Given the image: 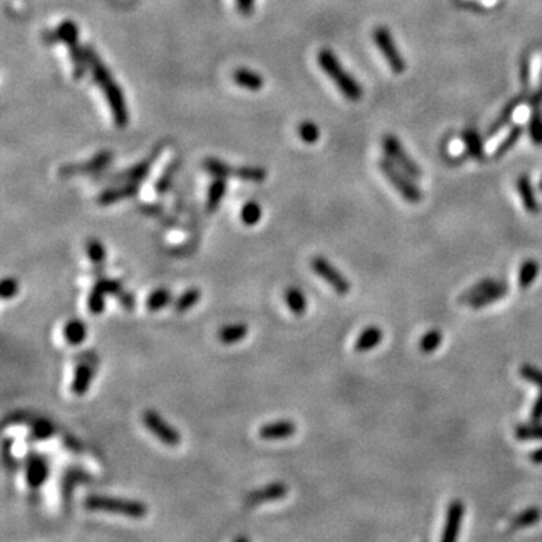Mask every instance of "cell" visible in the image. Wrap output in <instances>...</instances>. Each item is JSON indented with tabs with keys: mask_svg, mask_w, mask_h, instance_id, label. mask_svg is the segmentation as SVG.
<instances>
[{
	"mask_svg": "<svg viewBox=\"0 0 542 542\" xmlns=\"http://www.w3.org/2000/svg\"><path fill=\"white\" fill-rule=\"evenodd\" d=\"M523 132H524V127L523 125H515V127H512L511 130H509V133L502 140L500 145L496 148V151L493 153V157L494 158H500L506 153H509V151H511L518 144V140L522 139Z\"/></svg>",
	"mask_w": 542,
	"mask_h": 542,
	"instance_id": "f1b7e54d",
	"label": "cell"
},
{
	"mask_svg": "<svg viewBox=\"0 0 542 542\" xmlns=\"http://www.w3.org/2000/svg\"><path fill=\"white\" fill-rule=\"evenodd\" d=\"M241 222L246 226L256 225L263 217V210L259 207V203L255 201H248L244 207L241 208Z\"/></svg>",
	"mask_w": 542,
	"mask_h": 542,
	"instance_id": "e575fe53",
	"label": "cell"
},
{
	"mask_svg": "<svg viewBox=\"0 0 542 542\" xmlns=\"http://www.w3.org/2000/svg\"><path fill=\"white\" fill-rule=\"evenodd\" d=\"M84 508L89 511L111 512L125 515L130 518H144L148 514V508L145 503L139 500H128V498H116L106 496H89L84 500Z\"/></svg>",
	"mask_w": 542,
	"mask_h": 542,
	"instance_id": "3957f363",
	"label": "cell"
},
{
	"mask_svg": "<svg viewBox=\"0 0 542 542\" xmlns=\"http://www.w3.org/2000/svg\"><path fill=\"white\" fill-rule=\"evenodd\" d=\"M515 439L518 440H542V425L535 422L532 425H519L515 428Z\"/></svg>",
	"mask_w": 542,
	"mask_h": 542,
	"instance_id": "74e56055",
	"label": "cell"
},
{
	"mask_svg": "<svg viewBox=\"0 0 542 542\" xmlns=\"http://www.w3.org/2000/svg\"><path fill=\"white\" fill-rule=\"evenodd\" d=\"M379 170H382V173L387 178V181L392 184L395 190L405 201H408L411 203H417L422 201V198H424V194H422L420 189L416 186L413 181H411V177L408 175V173L404 172L401 168L398 169V166L393 165V163L390 161L389 158L387 160L383 158L382 161H379Z\"/></svg>",
	"mask_w": 542,
	"mask_h": 542,
	"instance_id": "277c9868",
	"label": "cell"
},
{
	"mask_svg": "<svg viewBox=\"0 0 542 542\" xmlns=\"http://www.w3.org/2000/svg\"><path fill=\"white\" fill-rule=\"evenodd\" d=\"M237 6L244 15H251L255 9V0H237Z\"/></svg>",
	"mask_w": 542,
	"mask_h": 542,
	"instance_id": "ee69618b",
	"label": "cell"
},
{
	"mask_svg": "<svg viewBox=\"0 0 542 542\" xmlns=\"http://www.w3.org/2000/svg\"><path fill=\"white\" fill-rule=\"evenodd\" d=\"M508 292H509V285L505 284V282H500V284H498L497 286L486 289V291L482 292V294H479V296H476L474 298H472V300L467 303V306H470L472 309H482V308H486V306L493 305V303H496V301H498V300H502L503 297H506V296H508Z\"/></svg>",
	"mask_w": 542,
	"mask_h": 542,
	"instance_id": "4fadbf2b",
	"label": "cell"
},
{
	"mask_svg": "<svg viewBox=\"0 0 542 542\" xmlns=\"http://www.w3.org/2000/svg\"><path fill=\"white\" fill-rule=\"evenodd\" d=\"M156 157H158V151H157V153H154L153 156H151L149 158L137 163L136 166L130 168L128 170H125L122 173H118V175H115L112 179L113 181L119 179V181H125V182H139L140 179H144L148 175L149 169H151V166H153Z\"/></svg>",
	"mask_w": 542,
	"mask_h": 542,
	"instance_id": "d6986e66",
	"label": "cell"
},
{
	"mask_svg": "<svg viewBox=\"0 0 542 542\" xmlns=\"http://www.w3.org/2000/svg\"><path fill=\"white\" fill-rule=\"evenodd\" d=\"M539 273V263L535 259H527L519 267L518 271V285L522 289H526L535 284V280Z\"/></svg>",
	"mask_w": 542,
	"mask_h": 542,
	"instance_id": "484cf974",
	"label": "cell"
},
{
	"mask_svg": "<svg viewBox=\"0 0 542 542\" xmlns=\"http://www.w3.org/2000/svg\"><path fill=\"white\" fill-rule=\"evenodd\" d=\"M286 494H288V486L284 482H275L259 488V490L248 494L247 502L251 505L273 502V500H280V498H285Z\"/></svg>",
	"mask_w": 542,
	"mask_h": 542,
	"instance_id": "7c38bea8",
	"label": "cell"
},
{
	"mask_svg": "<svg viewBox=\"0 0 542 542\" xmlns=\"http://www.w3.org/2000/svg\"><path fill=\"white\" fill-rule=\"evenodd\" d=\"M462 139H464V146H465V151H467V154L476 160H482L484 144H482L481 134L473 128H467L462 134Z\"/></svg>",
	"mask_w": 542,
	"mask_h": 542,
	"instance_id": "cb8c5ba5",
	"label": "cell"
},
{
	"mask_svg": "<svg viewBox=\"0 0 542 542\" xmlns=\"http://www.w3.org/2000/svg\"><path fill=\"white\" fill-rule=\"evenodd\" d=\"M541 518H542V512L539 508H535V506L527 508L523 512H519L511 519V523H509V530H511V532H515V530H519V529L532 527L541 522Z\"/></svg>",
	"mask_w": 542,
	"mask_h": 542,
	"instance_id": "ffe728a7",
	"label": "cell"
},
{
	"mask_svg": "<svg viewBox=\"0 0 542 542\" xmlns=\"http://www.w3.org/2000/svg\"><path fill=\"white\" fill-rule=\"evenodd\" d=\"M84 54H86V62H88V68L91 70L92 77L96 82V84H99V88L101 89L108 107H111V113H112L115 125L118 128H125L130 122V113H128L124 91L113 79L111 70L106 67L104 62L99 56V53H96L91 46H84Z\"/></svg>",
	"mask_w": 542,
	"mask_h": 542,
	"instance_id": "6da1fadb",
	"label": "cell"
},
{
	"mask_svg": "<svg viewBox=\"0 0 542 542\" xmlns=\"http://www.w3.org/2000/svg\"><path fill=\"white\" fill-rule=\"evenodd\" d=\"M310 267L324 282H327L338 296H346L351 291V282L346 279L329 259L322 256L313 258Z\"/></svg>",
	"mask_w": 542,
	"mask_h": 542,
	"instance_id": "52a82bcc",
	"label": "cell"
},
{
	"mask_svg": "<svg viewBox=\"0 0 542 542\" xmlns=\"http://www.w3.org/2000/svg\"><path fill=\"white\" fill-rule=\"evenodd\" d=\"M47 476H49L47 462L41 457H32L27 462V472H26L27 484L32 488H38L46 482Z\"/></svg>",
	"mask_w": 542,
	"mask_h": 542,
	"instance_id": "ac0fdd59",
	"label": "cell"
},
{
	"mask_svg": "<svg viewBox=\"0 0 542 542\" xmlns=\"http://www.w3.org/2000/svg\"><path fill=\"white\" fill-rule=\"evenodd\" d=\"M517 190L526 211H529L530 214H536L539 211V203L532 186V181H530L527 175H522L517 179Z\"/></svg>",
	"mask_w": 542,
	"mask_h": 542,
	"instance_id": "e0dca14e",
	"label": "cell"
},
{
	"mask_svg": "<svg viewBox=\"0 0 542 542\" xmlns=\"http://www.w3.org/2000/svg\"><path fill=\"white\" fill-rule=\"evenodd\" d=\"M92 377H94L92 367L88 365H80L77 370H75V374H74V379H73V384H71L73 393L80 396V395H84L86 392H88L89 387H91V383H92Z\"/></svg>",
	"mask_w": 542,
	"mask_h": 542,
	"instance_id": "44dd1931",
	"label": "cell"
},
{
	"mask_svg": "<svg viewBox=\"0 0 542 542\" xmlns=\"http://www.w3.org/2000/svg\"><path fill=\"white\" fill-rule=\"evenodd\" d=\"M539 190L542 191V178H541V181H539Z\"/></svg>",
	"mask_w": 542,
	"mask_h": 542,
	"instance_id": "7dc6e473",
	"label": "cell"
},
{
	"mask_svg": "<svg viewBox=\"0 0 542 542\" xmlns=\"http://www.w3.org/2000/svg\"><path fill=\"white\" fill-rule=\"evenodd\" d=\"M170 301H172L170 291L166 288H160V289H156L153 294L148 297L146 308L149 312H157V310H161L163 308H166Z\"/></svg>",
	"mask_w": 542,
	"mask_h": 542,
	"instance_id": "1f68e13d",
	"label": "cell"
},
{
	"mask_svg": "<svg viewBox=\"0 0 542 542\" xmlns=\"http://www.w3.org/2000/svg\"><path fill=\"white\" fill-rule=\"evenodd\" d=\"M119 300H121V305L125 308V309H133L134 308V298L133 296L130 294H125V292H122L121 296H119Z\"/></svg>",
	"mask_w": 542,
	"mask_h": 542,
	"instance_id": "f6af8a7d",
	"label": "cell"
},
{
	"mask_svg": "<svg viewBox=\"0 0 542 542\" xmlns=\"http://www.w3.org/2000/svg\"><path fill=\"white\" fill-rule=\"evenodd\" d=\"M465 508L461 500H452L448 506L446 512V523L441 534V542H453L457 541L461 532L462 519H464Z\"/></svg>",
	"mask_w": 542,
	"mask_h": 542,
	"instance_id": "9c48e42d",
	"label": "cell"
},
{
	"mask_svg": "<svg viewBox=\"0 0 542 542\" xmlns=\"http://www.w3.org/2000/svg\"><path fill=\"white\" fill-rule=\"evenodd\" d=\"M519 375H522V378H524L526 382L534 383L539 389L542 387V371L539 367L532 365H524L522 366V370H519Z\"/></svg>",
	"mask_w": 542,
	"mask_h": 542,
	"instance_id": "ab89813d",
	"label": "cell"
},
{
	"mask_svg": "<svg viewBox=\"0 0 542 542\" xmlns=\"http://www.w3.org/2000/svg\"><path fill=\"white\" fill-rule=\"evenodd\" d=\"M441 342H443V333L437 329L429 330L420 338L419 350H420V353H424V354H431L439 348Z\"/></svg>",
	"mask_w": 542,
	"mask_h": 542,
	"instance_id": "4dcf8cb0",
	"label": "cell"
},
{
	"mask_svg": "<svg viewBox=\"0 0 542 542\" xmlns=\"http://www.w3.org/2000/svg\"><path fill=\"white\" fill-rule=\"evenodd\" d=\"M383 330L377 327V325H371V327L365 329L354 344L355 353H367L377 348L383 342Z\"/></svg>",
	"mask_w": 542,
	"mask_h": 542,
	"instance_id": "2e32d148",
	"label": "cell"
},
{
	"mask_svg": "<svg viewBox=\"0 0 542 542\" xmlns=\"http://www.w3.org/2000/svg\"><path fill=\"white\" fill-rule=\"evenodd\" d=\"M226 179L227 178H214L213 184L210 186L208 198H207V210L210 213L217 211L220 207V203L226 194V187H227Z\"/></svg>",
	"mask_w": 542,
	"mask_h": 542,
	"instance_id": "603a6c76",
	"label": "cell"
},
{
	"mask_svg": "<svg viewBox=\"0 0 542 542\" xmlns=\"http://www.w3.org/2000/svg\"><path fill=\"white\" fill-rule=\"evenodd\" d=\"M285 301L296 317H303L308 310V298L298 288H288L285 292Z\"/></svg>",
	"mask_w": 542,
	"mask_h": 542,
	"instance_id": "7402d4cb",
	"label": "cell"
},
{
	"mask_svg": "<svg viewBox=\"0 0 542 542\" xmlns=\"http://www.w3.org/2000/svg\"><path fill=\"white\" fill-rule=\"evenodd\" d=\"M234 82L243 89L258 92L264 88V77L251 68H237L234 71Z\"/></svg>",
	"mask_w": 542,
	"mask_h": 542,
	"instance_id": "9a60e30c",
	"label": "cell"
},
{
	"mask_svg": "<svg viewBox=\"0 0 542 542\" xmlns=\"http://www.w3.org/2000/svg\"><path fill=\"white\" fill-rule=\"evenodd\" d=\"M382 146L387 158L396 165L398 168L407 172L411 178L422 177V170L417 163L408 156L405 148L401 144V140L393 134H386L382 140Z\"/></svg>",
	"mask_w": 542,
	"mask_h": 542,
	"instance_id": "8992f818",
	"label": "cell"
},
{
	"mask_svg": "<svg viewBox=\"0 0 542 542\" xmlns=\"http://www.w3.org/2000/svg\"><path fill=\"white\" fill-rule=\"evenodd\" d=\"M372 38H374V42L377 44L379 53L383 54V58L386 59L387 65L390 67V70L393 71V74H396V75L403 74L407 68V65H405L403 54H401V51L398 50V47L395 44L393 37H392V34H390V30L387 27L379 26L372 32Z\"/></svg>",
	"mask_w": 542,
	"mask_h": 542,
	"instance_id": "5b68a950",
	"label": "cell"
},
{
	"mask_svg": "<svg viewBox=\"0 0 542 542\" xmlns=\"http://www.w3.org/2000/svg\"><path fill=\"white\" fill-rule=\"evenodd\" d=\"M297 133H298V137L303 140V142L309 144V145L317 144L320 140V136H321L320 127L315 122H310V121L301 122L297 127Z\"/></svg>",
	"mask_w": 542,
	"mask_h": 542,
	"instance_id": "836d02e7",
	"label": "cell"
},
{
	"mask_svg": "<svg viewBox=\"0 0 542 542\" xmlns=\"http://www.w3.org/2000/svg\"><path fill=\"white\" fill-rule=\"evenodd\" d=\"M86 248H88V255H89L91 261L94 264L101 265L104 263L106 248L100 240H95V238H92V240H89L88 244H86Z\"/></svg>",
	"mask_w": 542,
	"mask_h": 542,
	"instance_id": "f35d334b",
	"label": "cell"
},
{
	"mask_svg": "<svg viewBox=\"0 0 542 542\" xmlns=\"http://www.w3.org/2000/svg\"><path fill=\"white\" fill-rule=\"evenodd\" d=\"M142 419H144L145 427L161 443H165V444H168V446H172V448L178 446V444L181 443V434L172 425H169L168 422L157 413V411L146 410Z\"/></svg>",
	"mask_w": 542,
	"mask_h": 542,
	"instance_id": "ba28073f",
	"label": "cell"
},
{
	"mask_svg": "<svg viewBox=\"0 0 542 542\" xmlns=\"http://www.w3.org/2000/svg\"><path fill=\"white\" fill-rule=\"evenodd\" d=\"M498 284H500V282L494 280V279H485V280H481V282H478V284L473 285L472 288H469L467 291H465L464 294H461L460 298H458V303H461V305H467V303H469L472 298H474L476 296L482 294V292L486 291V289L497 286Z\"/></svg>",
	"mask_w": 542,
	"mask_h": 542,
	"instance_id": "d6a6232c",
	"label": "cell"
},
{
	"mask_svg": "<svg viewBox=\"0 0 542 542\" xmlns=\"http://www.w3.org/2000/svg\"><path fill=\"white\" fill-rule=\"evenodd\" d=\"M296 431H297V427L292 420H279L259 428V437L270 441L285 440L294 436Z\"/></svg>",
	"mask_w": 542,
	"mask_h": 542,
	"instance_id": "8fae6325",
	"label": "cell"
},
{
	"mask_svg": "<svg viewBox=\"0 0 542 542\" xmlns=\"http://www.w3.org/2000/svg\"><path fill=\"white\" fill-rule=\"evenodd\" d=\"M318 65L324 71V74L329 75V79L334 83L336 88L341 91V94L346 100L351 103H357L362 100L363 88L360 86V83L342 67L341 61L332 50L322 49L318 53Z\"/></svg>",
	"mask_w": 542,
	"mask_h": 542,
	"instance_id": "7a4b0ae2",
	"label": "cell"
},
{
	"mask_svg": "<svg viewBox=\"0 0 542 542\" xmlns=\"http://www.w3.org/2000/svg\"><path fill=\"white\" fill-rule=\"evenodd\" d=\"M247 333H248V327L246 324L243 322L231 324V325H226V327H223L219 332V339L225 345H232L243 341L247 336Z\"/></svg>",
	"mask_w": 542,
	"mask_h": 542,
	"instance_id": "d4e9b609",
	"label": "cell"
},
{
	"mask_svg": "<svg viewBox=\"0 0 542 542\" xmlns=\"http://www.w3.org/2000/svg\"><path fill=\"white\" fill-rule=\"evenodd\" d=\"M18 282L15 279H4L2 285H0V296H2V300H9L18 294Z\"/></svg>",
	"mask_w": 542,
	"mask_h": 542,
	"instance_id": "60d3db41",
	"label": "cell"
},
{
	"mask_svg": "<svg viewBox=\"0 0 542 542\" xmlns=\"http://www.w3.org/2000/svg\"><path fill=\"white\" fill-rule=\"evenodd\" d=\"M106 294H107L106 289L99 282V284L94 286L91 296H89V303H88L89 310L94 313V315H100V313H103V310L106 308V301H104Z\"/></svg>",
	"mask_w": 542,
	"mask_h": 542,
	"instance_id": "d590c367",
	"label": "cell"
},
{
	"mask_svg": "<svg viewBox=\"0 0 542 542\" xmlns=\"http://www.w3.org/2000/svg\"><path fill=\"white\" fill-rule=\"evenodd\" d=\"M529 460L532 461L534 464H542V448H539L535 452L530 453L529 455Z\"/></svg>",
	"mask_w": 542,
	"mask_h": 542,
	"instance_id": "bcb514c9",
	"label": "cell"
},
{
	"mask_svg": "<svg viewBox=\"0 0 542 542\" xmlns=\"http://www.w3.org/2000/svg\"><path fill=\"white\" fill-rule=\"evenodd\" d=\"M522 101H523L522 99H515V100H512L511 103H509L508 106H505V108L500 112V115L497 116L496 121L491 124L490 130H488V137L496 136L509 121H511V118L517 112V108H518L519 104H522Z\"/></svg>",
	"mask_w": 542,
	"mask_h": 542,
	"instance_id": "83f0119b",
	"label": "cell"
},
{
	"mask_svg": "<svg viewBox=\"0 0 542 542\" xmlns=\"http://www.w3.org/2000/svg\"><path fill=\"white\" fill-rule=\"evenodd\" d=\"M529 134L536 146H542V112L535 108L529 119Z\"/></svg>",
	"mask_w": 542,
	"mask_h": 542,
	"instance_id": "8d00e7d4",
	"label": "cell"
},
{
	"mask_svg": "<svg viewBox=\"0 0 542 542\" xmlns=\"http://www.w3.org/2000/svg\"><path fill=\"white\" fill-rule=\"evenodd\" d=\"M113 158V154L111 151H101V153L96 154L92 160L86 161V163H75V165H68L63 166L59 173L62 177H68V175H77V173H95L106 166L111 165V161Z\"/></svg>",
	"mask_w": 542,
	"mask_h": 542,
	"instance_id": "30bf717a",
	"label": "cell"
},
{
	"mask_svg": "<svg viewBox=\"0 0 542 542\" xmlns=\"http://www.w3.org/2000/svg\"><path fill=\"white\" fill-rule=\"evenodd\" d=\"M539 390H541V392H539L538 399L535 401V404L532 407V413H530V417H532L534 422H541L542 420V387Z\"/></svg>",
	"mask_w": 542,
	"mask_h": 542,
	"instance_id": "b9f144b4",
	"label": "cell"
},
{
	"mask_svg": "<svg viewBox=\"0 0 542 542\" xmlns=\"http://www.w3.org/2000/svg\"><path fill=\"white\" fill-rule=\"evenodd\" d=\"M201 291L198 288H189L187 291H184L182 294L177 298V301L173 303V309L178 313L187 312L189 309L194 308L201 300Z\"/></svg>",
	"mask_w": 542,
	"mask_h": 542,
	"instance_id": "f546056e",
	"label": "cell"
},
{
	"mask_svg": "<svg viewBox=\"0 0 542 542\" xmlns=\"http://www.w3.org/2000/svg\"><path fill=\"white\" fill-rule=\"evenodd\" d=\"M86 334H88V329H86V324L80 320L68 321L63 329V336L70 345H80L84 342Z\"/></svg>",
	"mask_w": 542,
	"mask_h": 542,
	"instance_id": "4316f807",
	"label": "cell"
},
{
	"mask_svg": "<svg viewBox=\"0 0 542 542\" xmlns=\"http://www.w3.org/2000/svg\"><path fill=\"white\" fill-rule=\"evenodd\" d=\"M519 80H522L524 88H527L529 86V82H530V62L529 59H523L522 62V67H519Z\"/></svg>",
	"mask_w": 542,
	"mask_h": 542,
	"instance_id": "7bdbcfd3",
	"label": "cell"
},
{
	"mask_svg": "<svg viewBox=\"0 0 542 542\" xmlns=\"http://www.w3.org/2000/svg\"><path fill=\"white\" fill-rule=\"evenodd\" d=\"M137 191H139V182H127L121 187L103 191L100 196L96 198V201H99L100 205H104L106 207V205H112L118 201L133 198V196H136Z\"/></svg>",
	"mask_w": 542,
	"mask_h": 542,
	"instance_id": "5bb4252c",
	"label": "cell"
}]
</instances>
